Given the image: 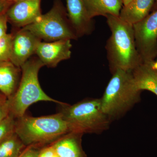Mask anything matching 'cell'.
<instances>
[{
  "label": "cell",
  "mask_w": 157,
  "mask_h": 157,
  "mask_svg": "<svg viewBox=\"0 0 157 157\" xmlns=\"http://www.w3.org/2000/svg\"><path fill=\"white\" fill-rule=\"evenodd\" d=\"M20 69L10 61L0 62V91L9 99L17 89Z\"/></svg>",
  "instance_id": "5bb4252c"
},
{
  "label": "cell",
  "mask_w": 157,
  "mask_h": 157,
  "mask_svg": "<svg viewBox=\"0 0 157 157\" xmlns=\"http://www.w3.org/2000/svg\"><path fill=\"white\" fill-rule=\"evenodd\" d=\"M123 4V6H127V5L129 4L132 0H122Z\"/></svg>",
  "instance_id": "484cf974"
},
{
  "label": "cell",
  "mask_w": 157,
  "mask_h": 157,
  "mask_svg": "<svg viewBox=\"0 0 157 157\" xmlns=\"http://www.w3.org/2000/svg\"><path fill=\"white\" fill-rule=\"evenodd\" d=\"M42 0H22L13 3L6 14L8 20L17 28H23L35 22L41 15Z\"/></svg>",
  "instance_id": "9c48e42d"
},
{
  "label": "cell",
  "mask_w": 157,
  "mask_h": 157,
  "mask_svg": "<svg viewBox=\"0 0 157 157\" xmlns=\"http://www.w3.org/2000/svg\"><path fill=\"white\" fill-rule=\"evenodd\" d=\"M40 150L34 146H28L19 157H38Z\"/></svg>",
  "instance_id": "44dd1931"
},
{
  "label": "cell",
  "mask_w": 157,
  "mask_h": 157,
  "mask_svg": "<svg viewBox=\"0 0 157 157\" xmlns=\"http://www.w3.org/2000/svg\"><path fill=\"white\" fill-rule=\"evenodd\" d=\"M25 147L14 132L0 143V157H19Z\"/></svg>",
  "instance_id": "e0dca14e"
},
{
  "label": "cell",
  "mask_w": 157,
  "mask_h": 157,
  "mask_svg": "<svg viewBox=\"0 0 157 157\" xmlns=\"http://www.w3.org/2000/svg\"><path fill=\"white\" fill-rule=\"evenodd\" d=\"M67 8L68 18L78 38L91 34L94 24L83 0H67Z\"/></svg>",
  "instance_id": "8fae6325"
},
{
  "label": "cell",
  "mask_w": 157,
  "mask_h": 157,
  "mask_svg": "<svg viewBox=\"0 0 157 157\" xmlns=\"http://www.w3.org/2000/svg\"><path fill=\"white\" fill-rule=\"evenodd\" d=\"M82 134L70 132L59 138L53 145L59 157H86L82 149Z\"/></svg>",
  "instance_id": "4fadbf2b"
},
{
  "label": "cell",
  "mask_w": 157,
  "mask_h": 157,
  "mask_svg": "<svg viewBox=\"0 0 157 157\" xmlns=\"http://www.w3.org/2000/svg\"><path fill=\"white\" fill-rule=\"evenodd\" d=\"M151 63H142L132 71V75L138 90H147L157 96V71L151 68Z\"/></svg>",
  "instance_id": "9a60e30c"
},
{
  "label": "cell",
  "mask_w": 157,
  "mask_h": 157,
  "mask_svg": "<svg viewBox=\"0 0 157 157\" xmlns=\"http://www.w3.org/2000/svg\"><path fill=\"white\" fill-rule=\"evenodd\" d=\"M54 157H59L56 154L55 155V156Z\"/></svg>",
  "instance_id": "f1b7e54d"
},
{
  "label": "cell",
  "mask_w": 157,
  "mask_h": 157,
  "mask_svg": "<svg viewBox=\"0 0 157 157\" xmlns=\"http://www.w3.org/2000/svg\"><path fill=\"white\" fill-rule=\"evenodd\" d=\"M41 39L28 30L22 28L13 35L10 61L21 68L36 54Z\"/></svg>",
  "instance_id": "ba28073f"
},
{
  "label": "cell",
  "mask_w": 157,
  "mask_h": 157,
  "mask_svg": "<svg viewBox=\"0 0 157 157\" xmlns=\"http://www.w3.org/2000/svg\"><path fill=\"white\" fill-rule=\"evenodd\" d=\"M1 96H0V97H1Z\"/></svg>",
  "instance_id": "f546056e"
},
{
  "label": "cell",
  "mask_w": 157,
  "mask_h": 157,
  "mask_svg": "<svg viewBox=\"0 0 157 157\" xmlns=\"http://www.w3.org/2000/svg\"><path fill=\"white\" fill-rule=\"evenodd\" d=\"M23 28L28 30L46 42L78 38L61 0H55L50 11L42 14L35 22Z\"/></svg>",
  "instance_id": "8992f818"
},
{
  "label": "cell",
  "mask_w": 157,
  "mask_h": 157,
  "mask_svg": "<svg viewBox=\"0 0 157 157\" xmlns=\"http://www.w3.org/2000/svg\"><path fill=\"white\" fill-rule=\"evenodd\" d=\"M106 17L111 32L105 47L110 71L112 73L118 70L132 72L143 63L136 48L133 25L119 16Z\"/></svg>",
  "instance_id": "6da1fadb"
},
{
  "label": "cell",
  "mask_w": 157,
  "mask_h": 157,
  "mask_svg": "<svg viewBox=\"0 0 157 157\" xmlns=\"http://www.w3.org/2000/svg\"><path fill=\"white\" fill-rule=\"evenodd\" d=\"M151 68H152L153 70H155L157 71V60L155 61H153L152 63H151Z\"/></svg>",
  "instance_id": "d4e9b609"
},
{
  "label": "cell",
  "mask_w": 157,
  "mask_h": 157,
  "mask_svg": "<svg viewBox=\"0 0 157 157\" xmlns=\"http://www.w3.org/2000/svg\"><path fill=\"white\" fill-rule=\"evenodd\" d=\"M72 45L70 39L39 43L36 54L44 66L55 67L59 62L70 58Z\"/></svg>",
  "instance_id": "30bf717a"
},
{
  "label": "cell",
  "mask_w": 157,
  "mask_h": 157,
  "mask_svg": "<svg viewBox=\"0 0 157 157\" xmlns=\"http://www.w3.org/2000/svg\"><path fill=\"white\" fill-rule=\"evenodd\" d=\"M10 114V100L4 95L0 97V122Z\"/></svg>",
  "instance_id": "ffe728a7"
},
{
  "label": "cell",
  "mask_w": 157,
  "mask_h": 157,
  "mask_svg": "<svg viewBox=\"0 0 157 157\" xmlns=\"http://www.w3.org/2000/svg\"><path fill=\"white\" fill-rule=\"evenodd\" d=\"M13 4L6 0H0V15L6 13L9 7Z\"/></svg>",
  "instance_id": "cb8c5ba5"
},
{
  "label": "cell",
  "mask_w": 157,
  "mask_h": 157,
  "mask_svg": "<svg viewBox=\"0 0 157 157\" xmlns=\"http://www.w3.org/2000/svg\"><path fill=\"white\" fill-rule=\"evenodd\" d=\"M56 154L55 150L52 144L40 150L38 157H54Z\"/></svg>",
  "instance_id": "7402d4cb"
},
{
  "label": "cell",
  "mask_w": 157,
  "mask_h": 157,
  "mask_svg": "<svg viewBox=\"0 0 157 157\" xmlns=\"http://www.w3.org/2000/svg\"><path fill=\"white\" fill-rule=\"evenodd\" d=\"M8 2H10L12 3L17 2H20V1H22V0H6Z\"/></svg>",
  "instance_id": "83f0119b"
},
{
  "label": "cell",
  "mask_w": 157,
  "mask_h": 157,
  "mask_svg": "<svg viewBox=\"0 0 157 157\" xmlns=\"http://www.w3.org/2000/svg\"><path fill=\"white\" fill-rule=\"evenodd\" d=\"M60 112L70 132L83 135L99 133L108 129L110 120L103 111L101 99L83 100L72 105H61Z\"/></svg>",
  "instance_id": "5b68a950"
},
{
  "label": "cell",
  "mask_w": 157,
  "mask_h": 157,
  "mask_svg": "<svg viewBox=\"0 0 157 157\" xmlns=\"http://www.w3.org/2000/svg\"><path fill=\"white\" fill-rule=\"evenodd\" d=\"M16 118L10 113L0 122V143L15 132Z\"/></svg>",
  "instance_id": "ac0fdd59"
},
{
  "label": "cell",
  "mask_w": 157,
  "mask_h": 157,
  "mask_svg": "<svg viewBox=\"0 0 157 157\" xmlns=\"http://www.w3.org/2000/svg\"><path fill=\"white\" fill-rule=\"evenodd\" d=\"M44 66L38 58L29 59L21 67L22 76L17 89L10 100V113L16 118L25 114L31 105L39 101L65 104L47 95L40 85L38 74Z\"/></svg>",
  "instance_id": "277c9868"
},
{
  "label": "cell",
  "mask_w": 157,
  "mask_h": 157,
  "mask_svg": "<svg viewBox=\"0 0 157 157\" xmlns=\"http://www.w3.org/2000/svg\"><path fill=\"white\" fill-rule=\"evenodd\" d=\"M13 36L7 34L0 39V62L10 61Z\"/></svg>",
  "instance_id": "d6986e66"
},
{
  "label": "cell",
  "mask_w": 157,
  "mask_h": 157,
  "mask_svg": "<svg viewBox=\"0 0 157 157\" xmlns=\"http://www.w3.org/2000/svg\"><path fill=\"white\" fill-rule=\"evenodd\" d=\"M91 18L108 15L119 16L123 6L122 0H83Z\"/></svg>",
  "instance_id": "2e32d148"
},
{
  "label": "cell",
  "mask_w": 157,
  "mask_h": 157,
  "mask_svg": "<svg viewBox=\"0 0 157 157\" xmlns=\"http://www.w3.org/2000/svg\"><path fill=\"white\" fill-rule=\"evenodd\" d=\"M133 27L136 48L142 62L152 63L157 57V10Z\"/></svg>",
  "instance_id": "52a82bcc"
},
{
  "label": "cell",
  "mask_w": 157,
  "mask_h": 157,
  "mask_svg": "<svg viewBox=\"0 0 157 157\" xmlns=\"http://www.w3.org/2000/svg\"><path fill=\"white\" fill-rule=\"evenodd\" d=\"M8 18L6 13L0 15V39L6 36L7 29Z\"/></svg>",
  "instance_id": "603a6c76"
},
{
  "label": "cell",
  "mask_w": 157,
  "mask_h": 157,
  "mask_svg": "<svg viewBox=\"0 0 157 157\" xmlns=\"http://www.w3.org/2000/svg\"><path fill=\"white\" fill-rule=\"evenodd\" d=\"M70 132L60 112L39 117L25 114L16 118L15 133L25 146L55 141Z\"/></svg>",
  "instance_id": "7a4b0ae2"
},
{
  "label": "cell",
  "mask_w": 157,
  "mask_h": 157,
  "mask_svg": "<svg viewBox=\"0 0 157 157\" xmlns=\"http://www.w3.org/2000/svg\"><path fill=\"white\" fill-rule=\"evenodd\" d=\"M156 0H132L123 6L119 17L132 25L139 22L149 14Z\"/></svg>",
  "instance_id": "7c38bea8"
},
{
  "label": "cell",
  "mask_w": 157,
  "mask_h": 157,
  "mask_svg": "<svg viewBox=\"0 0 157 157\" xmlns=\"http://www.w3.org/2000/svg\"><path fill=\"white\" fill-rule=\"evenodd\" d=\"M157 10V0H156L155 2L154 5L151 11H156Z\"/></svg>",
  "instance_id": "4316f807"
},
{
  "label": "cell",
  "mask_w": 157,
  "mask_h": 157,
  "mask_svg": "<svg viewBox=\"0 0 157 157\" xmlns=\"http://www.w3.org/2000/svg\"><path fill=\"white\" fill-rule=\"evenodd\" d=\"M112 74L101 99L102 109L111 121L132 108L139 101L140 92L135 86L132 72L118 70Z\"/></svg>",
  "instance_id": "3957f363"
}]
</instances>
